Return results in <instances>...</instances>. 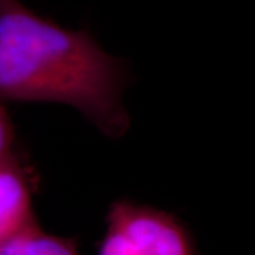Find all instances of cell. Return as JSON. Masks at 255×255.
<instances>
[{"mask_svg":"<svg viewBox=\"0 0 255 255\" xmlns=\"http://www.w3.org/2000/svg\"><path fill=\"white\" fill-rule=\"evenodd\" d=\"M14 140H16L14 125L10 119L9 112L6 111L0 101V159L14 152Z\"/></svg>","mask_w":255,"mask_h":255,"instance_id":"5","label":"cell"},{"mask_svg":"<svg viewBox=\"0 0 255 255\" xmlns=\"http://www.w3.org/2000/svg\"><path fill=\"white\" fill-rule=\"evenodd\" d=\"M33 172L14 152L0 159V244L36 224Z\"/></svg>","mask_w":255,"mask_h":255,"instance_id":"3","label":"cell"},{"mask_svg":"<svg viewBox=\"0 0 255 255\" xmlns=\"http://www.w3.org/2000/svg\"><path fill=\"white\" fill-rule=\"evenodd\" d=\"M125 63L87 30H70L18 0H0V101L73 107L112 139L130 119Z\"/></svg>","mask_w":255,"mask_h":255,"instance_id":"1","label":"cell"},{"mask_svg":"<svg viewBox=\"0 0 255 255\" xmlns=\"http://www.w3.org/2000/svg\"><path fill=\"white\" fill-rule=\"evenodd\" d=\"M97 255H200L196 241L172 213L130 200L114 201Z\"/></svg>","mask_w":255,"mask_h":255,"instance_id":"2","label":"cell"},{"mask_svg":"<svg viewBox=\"0 0 255 255\" xmlns=\"http://www.w3.org/2000/svg\"><path fill=\"white\" fill-rule=\"evenodd\" d=\"M0 255H80L73 238L46 233L38 223L0 244Z\"/></svg>","mask_w":255,"mask_h":255,"instance_id":"4","label":"cell"}]
</instances>
